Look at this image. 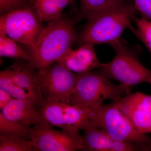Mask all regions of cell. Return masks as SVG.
Returning <instances> with one entry per match:
<instances>
[{
	"instance_id": "1",
	"label": "cell",
	"mask_w": 151,
	"mask_h": 151,
	"mask_svg": "<svg viewBox=\"0 0 151 151\" xmlns=\"http://www.w3.org/2000/svg\"><path fill=\"white\" fill-rule=\"evenodd\" d=\"M137 11L134 1L117 4L104 10L88 21L79 34L76 43L97 45L111 44L120 39L126 29L132 26Z\"/></svg>"
},
{
	"instance_id": "2",
	"label": "cell",
	"mask_w": 151,
	"mask_h": 151,
	"mask_svg": "<svg viewBox=\"0 0 151 151\" xmlns=\"http://www.w3.org/2000/svg\"><path fill=\"white\" fill-rule=\"evenodd\" d=\"M77 36L72 21L60 18L50 22L35 45L29 49V64L37 70L52 65L72 48Z\"/></svg>"
},
{
	"instance_id": "3",
	"label": "cell",
	"mask_w": 151,
	"mask_h": 151,
	"mask_svg": "<svg viewBox=\"0 0 151 151\" xmlns=\"http://www.w3.org/2000/svg\"><path fill=\"white\" fill-rule=\"evenodd\" d=\"M132 87L116 85L100 71L79 74L70 98L71 104L95 111L105 100L117 102L131 92Z\"/></svg>"
},
{
	"instance_id": "4",
	"label": "cell",
	"mask_w": 151,
	"mask_h": 151,
	"mask_svg": "<svg viewBox=\"0 0 151 151\" xmlns=\"http://www.w3.org/2000/svg\"><path fill=\"white\" fill-rule=\"evenodd\" d=\"M89 123L114 139L140 145L151 151V138L137 130L116 102L103 105L93 111Z\"/></svg>"
},
{
	"instance_id": "5",
	"label": "cell",
	"mask_w": 151,
	"mask_h": 151,
	"mask_svg": "<svg viewBox=\"0 0 151 151\" xmlns=\"http://www.w3.org/2000/svg\"><path fill=\"white\" fill-rule=\"evenodd\" d=\"M111 45L115 56L110 62L103 64L99 68L100 72L109 79H115L129 87L149 83L151 71L141 63L135 52L120 39Z\"/></svg>"
},
{
	"instance_id": "6",
	"label": "cell",
	"mask_w": 151,
	"mask_h": 151,
	"mask_svg": "<svg viewBox=\"0 0 151 151\" xmlns=\"http://www.w3.org/2000/svg\"><path fill=\"white\" fill-rule=\"evenodd\" d=\"M79 74L68 70L58 61L38 70L35 82L44 101L70 103Z\"/></svg>"
},
{
	"instance_id": "7",
	"label": "cell",
	"mask_w": 151,
	"mask_h": 151,
	"mask_svg": "<svg viewBox=\"0 0 151 151\" xmlns=\"http://www.w3.org/2000/svg\"><path fill=\"white\" fill-rule=\"evenodd\" d=\"M32 5L1 16L0 35H5L29 49L35 45L44 27Z\"/></svg>"
},
{
	"instance_id": "8",
	"label": "cell",
	"mask_w": 151,
	"mask_h": 151,
	"mask_svg": "<svg viewBox=\"0 0 151 151\" xmlns=\"http://www.w3.org/2000/svg\"><path fill=\"white\" fill-rule=\"evenodd\" d=\"M39 111L50 125L61 128L73 134L84 129L92 117L89 108L65 102L44 101Z\"/></svg>"
},
{
	"instance_id": "9",
	"label": "cell",
	"mask_w": 151,
	"mask_h": 151,
	"mask_svg": "<svg viewBox=\"0 0 151 151\" xmlns=\"http://www.w3.org/2000/svg\"><path fill=\"white\" fill-rule=\"evenodd\" d=\"M49 125L34 126L30 138L35 151H83L82 137L62 130H55Z\"/></svg>"
},
{
	"instance_id": "10",
	"label": "cell",
	"mask_w": 151,
	"mask_h": 151,
	"mask_svg": "<svg viewBox=\"0 0 151 151\" xmlns=\"http://www.w3.org/2000/svg\"><path fill=\"white\" fill-rule=\"evenodd\" d=\"M116 102L139 132L151 133V95L130 92Z\"/></svg>"
},
{
	"instance_id": "11",
	"label": "cell",
	"mask_w": 151,
	"mask_h": 151,
	"mask_svg": "<svg viewBox=\"0 0 151 151\" xmlns=\"http://www.w3.org/2000/svg\"><path fill=\"white\" fill-rule=\"evenodd\" d=\"M82 137L84 149L88 151H150L144 146L114 139L89 122L84 127Z\"/></svg>"
},
{
	"instance_id": "12",
	"label": "cell",
	"mask_w": 151,
	"mask_h": 151,
	"mask_svg": "<svg viewBox=\"0 0 151 151\" xmlns=\"http://www.w3.org/2000/svg\"><path fill=\"white\" fill-rule=\"evenodd\" d=\"M94 46L91 44H85L76 49H70L58 61L68 70L78 74L100 68L104 63H100L97 58Z\"/></svg>"
},
{
	"instance_id": "13",
	"label": "cell",
	"mask_w": 151,
	"mask_h": 151,
	"mask_svg": "<svg viewBox=\"0 0 151 151\" xmlns=\"http://www.w3.org/2000/svg\"><path fill=\"white\" fill-rule=\"evenodd\" d=\"M25 60H16L13 64L7 68L12 81L24 89L40 106L44 100L35 82V69Z\"/></svg>"
},
{
	"instance_id": "14",
	"label": "cell",
	"mask_w": 151,
	"mask_h": 151,
	"mask_svg": "<svg viewBox=\"0 0 151 151\" xmlns=\"http://www.w3.org/2000/svg\"><path fill=\"white\" fill-rule=\"evenodd\" d=\"M1 111L5 118L12 121L34 126L49 125L35 107L22 100L14 98Z\"/></svg>"
},
{
	"instance_id": "15",
	"label": "cell",
	"mask_w": 151,
	"mask_h": 151,
	"mask_svg": "<svg viewBox=\"0 0 151 151\" xmlns=\"http://www.w3.org/2000/svg\"><path fill=\"white\" fill-rule=\"evenodd\" d=\"M73 0H33L32 5L42 22L61 18L63 9Z\"/></svg>"
},
{
	"instance_id": "16",
	"label": "cell",
	"mask_w": 151,
	"mask_h": 151,
	"mask_svg": "<svg viewBox=\"0 0 151 151\" xmlns=\"http://www.w3.org/2000/svg\"><path fill=\"white\" fill-rule=\"evenodd\" d=\"M79 18L89 20L113 5L132 0H79Z\"/></svg>"
},
{
	"instance_id": "17",
	"label": "cell",
	"mask_w": 151,
	"mask_h": 151,
	"mask_svg": "<svg viewBox=\"0 0 151 151\" xmlns=\"http://www.w3.org/2000/svg\"><path fill=\"white\" fill-rule=\"evenodd\" d=\"M0 151H35L30 139L18 135L0 134Z\"/></svg>"
},
{
	"instance_id": "18",
	"label": "cell",
	"mask_w": 151,
	"mask_h": 151,
	"mask_svg": "<svg viewBox=\"0 0 151 151\" xmlns=\"http://www.w3.org/2000/svg\"><path fill=\"white\" fill-rule=\"evenodd\" d=\"M17 42L7 35H0V56L28 62V52L22 48Z\"/></svg>"
},
{
	"instance_id": "19",
	"label": "cell",
	"mask_w": 151,
	"mask_h": 151,
	"mask_svg": "<svg viewBox=\"0 0 151 151\" xmlns=\"http://www.w3.org/2000/svg\"><path fill=\"white\" fill-rule=\"evenodd\" d=\"M0 89L5 90L14 99L24 101L36 107L37 103L24 89L12 81L7 69L0 72Z\"/></svg>"
},
{
	"instance_id": "20",
	"label": "cell",
	"mask_w": 151,
	"mask_h": 151,
	"mask_svg": "<svg viewBox=\"0 0 151 151\" xmlns=\"http://www.w3.org/2000/svg\"><path fill=\"white\" fill-rule=\"evenodd\" d=\"M31 126L30 124L6 119L0 113V134L18 135L30 139Z\"/></svg>"
},
{
	"instance_id": "21",
	"label": "cell",
	"mask_w": 151,
	"mask_h": 151,
	"mask_svg": "<svg viewBox=\"0 0 151 151\" xmlns=\"http://www.w3.org/2000/svg\"><path fill=\"white\" fill-rule=\"evenodd\" d=\"M137 29L132 26L129 29L144 44L151 54V21L142 17L135 19Z\"/></svg>"
},
{
	"instance_id": "22",
	"label": "cell",
	"mask_w": 151,
	"mask_h": 151,
	"mask_svg": "<svg viewBox=\"0 0 151 151\" xmlns=\"http://www.w3.org/2000/svg\"><path fill=\"white\" fill-rule=\"evenodd\" d=\"M33 0H0V14H5L16 10L32 5Z\"/></svg>"
},
{
	"instance_id": "23",
	"label": "cell",
	"mask_w": 151,
	"mask_h": 151,
	"mask_svg": "<svg viewBox=\"0 0 151 151\" xmlns=\"http://www.w3.org/2000/svg\"><path fill=\"white\" fill-rule=\"evenodd\" d=\"M136 9L144 18L151 21V0H133Z\"/></svg>"
},
{
	"instance_id": "24",
	"label": "cell",
	"mask_w": 151,
	"mask_h": 151,
	"mask_svg": "<svg viewBox=\"0 0 151 151\" xmlns=\"http://www.w3.org/2000/svg\"><path fill=\"white\" fill-rule=\"evenodd\" d=\"M5 90L0 89V109L2 110L14 98Z\"/></svg>"
},
{
	"instance_id": "25",
	"label": "cell",
	"mask_w": 151,
	"mask_h": 151,
	"mask_svg": "<svg viewBox=\"0 0 151 151\" xmlns=\"http://www.w3.org/2000/svg\"><path fill=\"white\" fill-rule=\"evenodd\" d=\"M149 83V84H151V80H150V81H149V83Z\"/></svg>"
}]
</instances>
